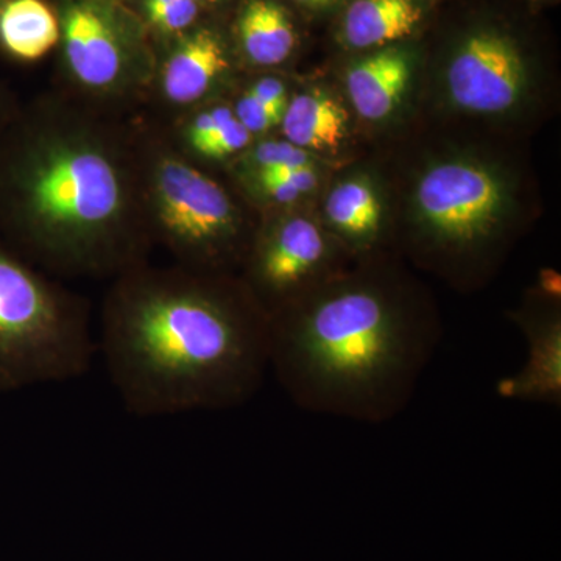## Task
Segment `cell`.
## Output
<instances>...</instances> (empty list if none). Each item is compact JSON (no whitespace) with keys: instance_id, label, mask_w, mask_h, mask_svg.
Wrapping results in <instances>:
<instances>
[{"instance_id":"obj_14","label":"cell","mask_w":561,"mask_h":561,"mask_svg":"<svg viewBox=\"0 0 561 561\" xmlns=\"http://www.w3.org/2000/svg\"><path fill=\"white\" fill-rule=\"evenodd\" d=\"M421 18L416 0H354L343 21V38L354 49L387 46L412 35Z\"/></svg>"},{"instance_id":"obj_7","label":"cell","mask_w":561,"mask_h":561,"mask_svg":"<svg viewBox=\"0 0 561 561\" xmlns=\"http://www.w3.org/2000/svg\"><path fill=\"white\" fill-rule=\"evenodd\" d=\"M504 201L501 181L470 162L435 165L416 191L424 227L449 254L472 253L490 241L500 227Z\"/></svg>"},{"instance_id":"obj_24","label":"cell","mask_w":561,"mask_h":561,"mask_svg":"<svg viewBox=\"0 0 561 561\" xmlns=\"http://www.w3.org/2000/svg\"><path fill=\"white\" fill-rule=\"evenodd\" d=\"M18 111L13 108V103H11V99L7 91L3 90L2 84H0V136L5 131V128L9 127L13 117L16 116Z\"/></svg>"},{"instance_id":"obj_3","label":"cell","mask_w":561,"mask_h":561,"mask_svg":"<svg viewBox=\"0 0 561 561\" xmlns=\"http://www.w3.org/2000/svg\"><path fill=\"white\" fill-rule=\"evenodd\" d=\"M271 316V370L294 404L382 424L411 404L440 342L375 280L328 283Z\"/></svg>"},{"instance_id":"obj_4","label":"cell","mask_w":561,"mask_h":561,"mask_svg":"<svg viewBox=\"0 0 561 561\" xmlns=\"http://www.w3.org/2000/svg\"><path fill=\"white\" fill-rule=\"evenodd\" d=\"M95 354L87 301L0 238V391L81 378Z\"/></svg>"},{"instance_id":"obj_11","label":"cell","mask_w":561,"mask_h":561,"mask_svg":"<svg viewBox=\"0 0 561 561\" xmlns=\"http://www.w3.org/2000/svg\"><path fill=\"white\" fill-rule=\"evenodd\" d=\"M228 69L230 60L219 33L197 28L180 39L162 66V92L175 105H191L205 98Z\"/></svg>"},{"instance_id":"obj_10","label":"cell","mask_w":561,"mask_h":561,"mask_svg":"<svg viewBox=\"0 0 561 561\" xmlns=\"http://www.w3.org/2000/svg\"><path fill=\"white\" fill-rule=\"evenodd\" d=\"M527 341L523 367L497 382L505 400L560 408L561 404V321L559 313L519 317Z\"/></svg>"},{"instance_id":"obj_2","label":"cell","mask_w":561,"mask_h":561,"mask_svg":"<svg viewBox=\"0 0 561 561\" xmlns=\"http://www.w3.org/2000/svg\"><path fill=\"white\" fill-rule=\"evenodd\" d=\"M138 192L127 151L95 122L35 108L0 136V238L43 271L119 276L144 264Z\"/></svg>"},{"instance_id":"obj_12","label":"cell","mask_w":561,"mask_h":561,"mask_svg":"<svg viewBox=\"0 0 561 561\" xmlns=\"http://www.w3.org/2000/svg\"><path fill=\"white\" fill-rule=\"evenodd\" d=\"M409 79L411 60L408 54L390 47L354 65L346 76V90L362 117L381 121L400 105Z\"/></svg>"},{"instance_id":"obj_18","label":"cell","mask_w":561,"mask_h":561,"mask_svg":"<svg viewBox=\"0 0 561 561\" xmlns=\"http://www.w3.org/2000/svg\"><path fill=\"white\" fill-rule=\"evenodd\" d=\"M201 7L195 0H142L146 21L169 35L186 32L197 21Z\"/></svg>"},{"instance_id":"obj_1","label":"cell","mask_w":561,"mask_h":561,"mask_svg":"<svg viewBox=\"0 0 561 561\" xmlns=\"http://www.w3.org/2000/svg\"><path fill=\"white\" fill-rule=\"evenodd\" d=\"M98 353L133 415L227 411L271 370V317L230 275L139 264L106 297Z\"/></svg>"},{"instance_id":"obj_8","label":"cell","mask_w":561,"mask_h":561,"mask_svg":"<svg viewBox=\"0 0 561 561\" xmlns=\"http://www.w3.org/2000/svg\"><path fill=\"white\" fill-rule=\"evenodd\" d=\"M331 247L306 217H289L247 251L243 286L268 317L313 290L330 264Z\"/></svg>"},{"instance_id":"obj_5","label":"cell","mask_w":561,"mask_h":561,"mask_svg":"<svg viewBox=\"0 0 561 561\" xmlns=\"http://www.w3.org/2000/svg\"><path fill=\"white\" fill-rule=\"evenodd\" d=\"M150 238L164 243L180 267L228 275L243 262L242 221L219 183L175 153H160L149 172Z\"/></svg>"},{"instance_id":"obj_21","label":"cell","mask_w":561,"mask_h":561,"mask_svg":"<svg viewBox=\"0 0 561 561\" xmlns=\"http://www.w3.org/2000/svg\"><path fill=\"white\" fill-rule=\"evenodd\" d=\"M286 111L273 108L271 105H265L260 99L251 95L249 91L239 99L238 105H236L234 114L243 127L251 133V135H257V133H264L276 127L283 121V116Z\"/></svg>"},{"instance_id":"obj_9","label":"cell","mask_w":561,"mask_h":561,"mask_svg":"<svg viewBox=\"0 0 561 561\" xmlns=\"http://www.w3.org/2000/svg\"><path fill=\"white\" fill-rule=\"evenodd\" d=\"M526 70L515 44L483 32L465 41L448 69L453 102L472 113H502L522 98Z\"/></svg>"},{"instance_id":"obj_16","label":"cell","mask_w":561,"mask_h":561,"mask_svg":"<svg viewBox=\"0 0 561 561\" xmlns=\"http://www.w3.org/2000/svg\"><path fill=\"white\" fill-rule=\"evenodd\" d=\"M238 36L243 54L257 66L280 65L297 43L289 14L273 0H250L243 7Z\"/></svg>"},{"instance_id":"obj_6","label":"cell","mask_w":561,"mask_h":561,"mask_svg":"<svg viewBox=\"0 0 561 561\" xmlns=\"http://www.w3.org/2000/svg\"><path fill=\"white\" fill-rule=\"evenodd\" d=\"M60 27L66 66L84 91L116 95L146 79L142 28L119 0H66Z\"/></svg>"},{"instance_id":"obj_20","label":"cell","mask_w":561,"mask_h":561,"mask_svg":"<svg viewBox=\"0 0 561 561\" xmlns=\"http://www.w3.org/2000/svg\"><path fill=\"white\" fill-rule=\"evenodd\" d=\"M232 117L234 110L224 105L197 114L186 128V140L191 149L201 154Z\"/></svg>"},{"instance_id":"obj_19","label":"cell","mask_w":561,"mask_h":561,"mask_svg":"<svg viewBox=\"0 0 561 561\" xmlns=\"http://www.w3.org/2000/svg\"><path fill=\"white\" fill-rule=\"evenodd\" d=\"M312 154L308 150L294 146L289 140H267L251 153L254 173L273 171L280 168H298L313 165Z\"/></svg>"},{"instance_id":"obj_25","label":"cell","mask_w":561,"mask_h":561,"mask_svg":"<svg viewBox=\"0 0 561 561\" xmlns=\"http://www.w3.org/2000/svg\"><path fill=\"white\" fill-rule=\"evenodd\" d=\"M297 2L302 3V5L320 7L327 5V3L334 2V0H297Z\"/></svg>"},{"instance_id":"obj_23","label":"cell","mask_w":561,"mask_h":561,"mask_svg":"<svg viewBox=\"0 0 561 561\" xmlns=\"http://www.w3.org/2000/svg\"><path fill=\"white\" fill-rule=\"evenodd\" d=\"M249 92L254 98L260 99L261 102H264L265 105H271L273 108L280 111H286L287 103H289L283 81L272 79V77L261 79L256 83L251 84Z\"/></svg>"},{"instance_id":"obj_15","label":"cell","mask_w":561,"mask_h":561,"mask_svg":"<svg viewBox=\"0 0 561 561\" xmlns=\"http://www.w3.org/2000/svg\"><path fill=\"white\" fill-rule=\"evenodd\" d=\"M350 116L341 103L321 90L298 94L287 103L284 113V136L300 149H337L346 131Z\"/></svg>"},{"instance_id":"obj_22","label":"cell","mask_w":561,"mask_h":561,"mask_svg":"<svg viewBox=\"0 0 561 561\" xmlns=\"http://www.w3.org/2000/svg\"><path fill=\"white\" fill-rule=\"evenodd\" d=\"M251 138H253V135L243 127L241 121L234 114V117L221 128L219 135L201 154L209 158V160H224V158L231 157V154L245 149L251 142Z\"/></svg>"},{"instance_id":"obj_27","label":"cell","mask_w":561,"mask_h":561,"mask_svg":"<svg viewBox=\"0 0 561 561\" xmlns=\"http://www.w3.org/2000/svg\"><path fill=\"white\" fill-rule=\"evenodd\" d=\"M0 2H2V0H0Z\"/></svg>"},{"instance_id":"obj_26","label":"cell","mask_w":561,"mask_h":561,"mask_svg":"<svg viewBox=\"0 0 561 561\" xmlns=\"http://www.w3.org/2000/svg\"><path fill=\"white\" fill-rule=\"evenodd\" d=\"M195 2L201 3V5H202V3H213V2H217V0H195Z\"/></svg>"},{"instance_id":"obj_17","label":"cell","mask_w":561,"mask_h":561,"mask_svg":"<svg viewBox=\"0 0 561 561\" xmlns=\"http://www.w3.org/2000/svg\"><path fill=\"white\" fill-rule=\"evenodd\" d=\"M381 203L367 180L339 184L327 201V219L350 242L375 241L381 227Z\"/></svg>"},{"instance_id":"obj_13","label":"cell","mask_w":561,"mask_h":561,"mask_svg":"<svg viewBox=\"0 0 561 561\" xmlns=\"http://www.w3.org/2000/svg\"><path fill=\"white\" fill-rule=\"evenodd\" d=\"M60 39V18L44 0L0 2V47L14 60H39Z\"/></svg>"}]
</instances>
